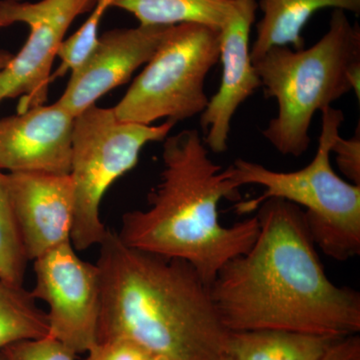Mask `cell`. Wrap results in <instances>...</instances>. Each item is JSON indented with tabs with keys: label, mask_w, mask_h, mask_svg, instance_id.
<instances>
[{
	"label": "cell",
	"mask_w": 360,
	"mask_h": 360,
	"mask_svg": "<svg viewBox=\"0 0 360 360\" xmlns=\"http://www.w3.org/2000/svg\"><path fill=\"white\" fill-rule=\"evenodd\" d=\"M84 360H146L150 354L127 340L97 341Z\"/></svg>",
	"instance_id": "obj_22"
},
{
	"label": "cell",
	"mask_w": 360,
	"mask_h": 360,
	"mask_svg": "<svg viewBox=\"0 0 360 360\" xmlns=\"http://www.w3.org/2000/svg\"><path fill=\"white\" fill-rule=\"evenodd\" d=\"M96 0H0V28L23 23L30 35L22 49L0 71V104L20 101L18 113L46 103L51 70L73 21L90 13Z\"/></svg>",
	"instance_id": "obj_8"
},
{
	"label": "cell",
	"mask_w": 360,
	"mask_h": 360,
	"mask_svg": "<svg viewBox=\"0 0 360 360\" xmlns=\"http://www.w3.org/2000/svg\"><path fill=\"white\" fill-rule=\"evenodd\" d=\"M13 54L7 51H0V71L4 70L13 58Z\"/></svg>",
	"instance_id": "obj_24"
},
{
	"label": "cell",
	"mask_w": 360,
	"mask_h": 360,
	"mask_svg": "<svg viewBox=\"0 0 360 360\" xmlns=\"http://www.w3.org/2000/svg\"><path fill=\"white\" fill-rule=\"evenodd\" d=\"M35 300L46 303L49 335L73 354L87 352L97 341L101 307V274L96 264L78 257L71 243L34 260Z\"/></svg>",
	"instance_id": "obj_9"
},
{
	"label": "cell",
	"mask_w": 360,
	"mask_h": 360,
	"mask_svg": "<svg viewBox=\"0 0 360 360\" xmlns=\"http://www.w3.org/2000/svg\"><path fill=\"white\" fill-rule=\"evenodd\" d=\"M321 134L314 160L292 172H274L253 161L238 158L225 168L236 189L260 186L264 193L240 201V214L255 212L269 198H279L302 208L315 246L326 257L347 262L360 255V186L350 184L331 167V146L345 122L342 110L333 106L321 111Z\"/></svg>",
	"instance_id": "obj_5"
},
{
	"label": "cell",
	"mask_w": 360,
	"mask_h": 360,
	"mask_svg": "<svg viewBox=\"0 0 360 360\" xmlns=\"http://www.w3.org/2000/svg\"><path fill=\"white\" fill-rule=\"evenodd\" d=\"M75 120L58 101L0 118V170L70 174Z\"/></svg>",
	"instance_id": "obj_12"
},
{
	"label": "cell",
	"mask_w": 360,
	"mask_h": 360,
	"mask_svg": "<svg viewBox=\"0 0 360 360\" xmlns=\"http://www.w3.org/2000/svg\"><path fill=\"white\" fill-rule=\"evenodd\" d=\"M27 262L9 191L8 177L0 170V283L22 286Z\"/></svg>",
	"instance_id": "obj_18"
},
{
	"label": "cell",
	"mask_w": 360,
	"mask_h": 360,
	"mask_svg": "<svg viewBox=\"0 0 360 360\" xmlns=\"http://www.w3.org/2000/svg\"><path fill=\"white\" fill-rule=\"evenodd\" d=\"M335 153L336 165L350 184L360 186V127L350 139H343L338 134L331 146Z\"/></svg>",
	"instance_id": "obj_21"
},
{
	"label": "cell",
	"mask_w": 360,
	"mask_h": 360,
	"mask_svg": "<svg viewBox=\"0 0 360 360\" xmlns=\"http://www.w3.org/2000/svg\"><path fill=\"white\" fill-rule=\"evenodd\" d=\"M49 319L23 286L0 283V350L49 335Z\"/></svg>",
	"instance_id": "obj_17"
},
{
	"label": "cell",
	"mask_w": 360,
	"mask_h": 360,
	"mask_svg": "<svg viewBox=\"0 0 360 360\" xmlns=\"http://www.w3.org/2000/svg\"><path fill=\"white\" fill-rule=\"evenodd\" d=\"M262 18L257 25V37L250 46L251 60L272 47L304 49L302 32L314 13L324 8L360 13V0H259Z\"/></svg>",
	"instance_id": "obj_14"
},
{
	"label": "cell",
	"mask_w": 360,
	"mask_h": 360,
	"mask_svg": "<svg viewBox=\"0 0 360 360\" xmlns=\"http://www.w3.org/2000/svg\"><path fill=\"white\" fill-rule=\"evenodd\" d=\"M278 110L262 136L281 155L300 158L311 143L314 116L345 94H360V27L335 9L328 32L309 49L276 46L252 61Z\"/></svg>",
	"instance_id": "obj_4"
},
{
	"label": "cell",
	"mask_w": 360,
	"mask_h": 360,
	"mask_svg": "<svg viewBox=\"0 0 360 360\" xmlns=\"http://www.w3.org/2000/svg\"><path fill=\"white\" fill-rule=\"evenodd\" d=\"M146 360H168L167 357L158 354H150Z\"/></svg>",
	"instance_id": "obj_25"
},
{
	"label": "cell",
	"mask_w": 360,
	"mask_h": 360,
	"mask_svg": "<svg viewBox=\"0 0 360 360\" xmlns=\"http://www.w3.org/2000/svg\"><path fill=\"white\" fill-rule=\"evenodd\" d=\"M321 360H360V336H345L335 341Z\"/></svg>",
	"instance_id": "obj_23"
},
{
	"label": "cell",
	"mask_w": 360,
	"mask_h": 360,
	"mask_svg": "<svg viewBox=\"0 0 360 360\" xmlns=\"http://www.w3.org/2000/svg\"><path fill=\"white\" fill-rule=\"evenodd\" d=\"M174 25L115 28L97 39L94 51L71 72L58 103L77 116L110 90L127 84L135 71L150 60Z\"/></svg>",
	"instance_id": "obj_10"
},
{
	"label": "cell",
	"mask_w": 360,
	"mask_h": 360,
	"mask_svg": "<svg viewBox=\"0 0 360 360\" xmlns=\"http://www.w3.org/2000/svg\"><path fill=\"white\" fill-rule=\"evenodd\" d=\"M115 0H96V6L90 11L89 18L77 32L66 39L59 47L58 58L60 65L51 75L53 80L65 77L66 73L77 70L85 59L89 58L98 39V30L104 13L112 7Z\"/></svg>",
	"instance_id": "obj_19"
},
{
	"label": "cell",
	"mask_w": 360,
	"mask_h": 360,
	"mask_svg": "<svg viewBox=\"0 0 360 360\" xmlns=\"http://www.w3.org/2000/svg\"><path fill=\"white\" fill-rule=\"evenodd\" d=\"M338 340L276 329L231 331L226 354L234 360H321Z\"/></svg>",
	"instance_id": "obj_15"
},
{
	"label": "cell",
	"mask_w": 360,
	"mask_h": 360,
	"mask_svg": "<svg viewBox=\"0 0 360 360\" xmlns=\"http://www.w3.org/2000/svg\"><path fill=\"white\" fill-rule=\"evenodd\" d=\"M7 177L28 262L70 243L73 222L70 174H7Z\"/></svg>",
	"instance_id": "obj_13"
},
{
	"label": "cell",
	"mask_w": 360,
	"mask_h": 360,
	"mask_svg": "<svg viewBox=\"0 0 360 360\" xmlns=\"http://www.w3.org/2000/svg\"><path fill=\"white\" fill-rule=\"evenodd\" d=\"M176 122L146 125L118 120L112 108L92 105L75 116L70 176L73 193L71 245L75 250L99 245L108 229L101 219L104 194L134 169L144 146L163 141Z\"/></svg>",
	"instance_id": "obj_6"
},
{
	"label": "cell",
	"mask_w": 360,
	"mask_h": 360,
	"mask_svg": "<svg viewBox=\"0 0 360 360\" xmlns=\"http://www.w3.org/2000/svg\"><path fill=\"white\" fill-rule=\"evenodd\" d=\"M214 360H234L232 359L231 355L227 354L226 352L225 354L220 355V356L217 357V359Z\"/></svg>",
	"instance_id": "obj_26"
},
{
	"label": "cell",
	"mask_w": 360,
	"mask_h": 360,
	"mask_svg": "<svg viewBox=\"0 0 360 360\" xmlns=\"http://www.w3.org/2000/svg\"><path fill=\"white\" fill-rule=\"evenodd\" d=\"M99 245L97 341L130 340L168 360H214L226 352L231 331L193 265L130 248L110 231Z\"/></svg>",
	"instance_id": "obj_2"
},
{
	"label": "cell",
	"mask_w": 360,
	"mask_h": 360,
	"mask_svg": "<svg viewBox=\"0 0 360 360\" xmlns=\"http://www.w3.org/2000/svg\"><path fill=\"white\" fill-rule=\"evenodd\" d=\"M257 210L255 243L227 262L210 285L225 328L359 335V292L330 281L302 208L269 198Z\"/></svg>",
	"instance_id": "obj_1"
},
{
	"label": "cell",
	"mask_w": 360,
	"mask_h": 360,
	"mask_svg": "<svg viewBox=\"0 0 360 360\" xmlns=\"http://www.w3.org/2000/svg\"><path fill=\"white\" fill-rule=\"evenodd\" d=\"M13 1H23V0H13Z\"/></svg>",
	"instance_id": "obj_27"
},
{
	"label": "cell",
	"mask_w": 360,
	"mask_h": 360,
	"mask_svg": "<svg viewBox=\"0 0 360 360\" xmlns=\"http://www.w3.org/2000/svg\"><path fill=\"white\" fill-rule=\"evenodd\" d=\"M220 30L198 23L172 26L115 108L122 122H184L207 106L205 82L219 61Z\"/></svg>",
	"instance_id": "obj_7"
},
{
	"label": "cell",
	"mask_w": 360,
	"mask_h": 360,
	"mask_svg": "<svg viewBox=\"0 0 360 360\" xmlns=\"http://www.w3.org/2000/svg\"><path fill=\"white\" fill-rule=\"evenodd\" d=\"M75 355L51 336L18 341L0 350V360H75Z\"/></svg>",
	"instance_id": "obj_20"
},
{
	"label": "cell",
	"mask_w": 360,
	"mask_h": 360,
	"mask_svg": "<svg viewBox=\"0 0 360 360\" xmlns=\"http://www.w3.org/2000/svg\"><path fill=\"white\" fill-rule=\"evenodd\" d=\"M257 9V0H233L231 13L220 28L221 82L200 115L203 141L214 153L227 150L232 118L239 106L262 87L250 56L251 28Z\"/></svg>",
	"instance_id": "obj_11"
},
{
	"label": "cell",
	"mask_w": 360,
	"mask_h": 360,
	"mask_svg": "<svg viewBox=\"0 0 360 360\" xmlns=\"http://www.w3.org/2000/svg\"><path fill=\"white\" fill-rule=\"evenodd\" d=\"M233 0H115L112 7L131 13L142 25L198 23L220 30Z\"/></svg>",
	"instance_id": "obj_16"
},
{
	"label": "cell",
	"mask_w": 360,
	"mask_h": 360,
	"mask_svg": "<svg viewBox=\"0 0 360 360\" xmlns=\"http://www.w3.org/2000/svg\"><path fill=\"white\" fill-rule=\"evenodd\" d=\"M162 142V169L148 208L125 213L118 238L130 248L188 262L212 285L227 262L250 250L259 224L257 217L231 226L220 222L219 203L238 200V189L210 158L198 129Z\"/></svg>",
	"instance_id": "obj_3"
}]
</instances>
